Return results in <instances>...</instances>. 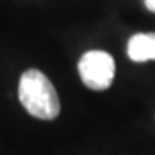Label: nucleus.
<instances>
[{
	"instance_id": "4",
	"label": "nucleus",
	"mask_w": 155,
	"mask_h": 155,
	"mask_svg": "<svg viewBox=\"0 0 155 155\" xmlns=\"http://www.w3.org/2000/svg\"><path fill=\"white\" fill-rule=\"evenodd\" d=\"M144 3H146V6H147V10L152 11V13H155V0H144Z\"/></svg>"
},
{
	"instance_id": "1",
	"label": "nucleus",
	"mask_w": 155,
	"mask_h": 155,
	"mask_svg": "<svg viewBox=\"0 0 155 155\" xmlns=\"http://www.w3.org/2000/svg\"><path fill=\"white\" fill-rule=\"evenodd\" d=\"M19 101L30 116L43 120H52L60 112L59 95L52 82L38 70L22 73L19 79Z\"/></svg>"
},
{
	"instance_id": "3",
	"label": "nucleus",
	"mask_w": 155,
	"mask_h": 155,
	"mask_svg": "<svg viewBox=\"0 0 155 155\" xmlns=\"http://www.w3.org/2000/svg\"><path fill=\"white\" fill-rule=\"evenodd\" d=\"M127 54L133 62L155 60V33H136L128 40Z\"/></svg>"
},
{
	"instance_id": "2",
	"label": "nucleus",
	"mask_w": 155,
	"mask_h": 155,
	"mask_svg": "<svg viewBox=\"0 0 155 155\" xmlns=\"http://www.w3.org/2000/svg\"><path fill=\"white\" fill-rule=\"evenodd\" d=\"M82 82L92 90H106L114 79L116 63L104 51H87L78 63Z\"/></svg>"
}]
</instances>
